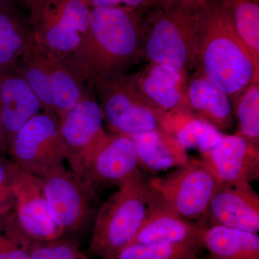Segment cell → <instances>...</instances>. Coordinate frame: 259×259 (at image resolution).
<instances>
[{"mask_svg": "<svg viewBox=\"0 0 259 259\" xmlns=\"http://www.w3.org/2000/svg\"><path fill=\"white\" fill-rule=\"evenodd\" d=\"M199 8L154 7L145 19L144 60L164 65L189 76L197 63Z\"/></svg>", "mask_w": 259, "mask_h": 259, "instance_id": "3957f363", "label": "cell"}, {"mask_svg": "<svg viewBox=\"0 0 259 259\" xmlns=\"http://www.w3.org/2000/svg\"><path fill=\"white\" fill-rule=\"evenodd\" d=\"M9 146L13 162L37 177L62 166L66 160L59 118L46 112L32 117Z\"/></svg>", "mask_w": 259, "mask_h": 259, "instance_id": "9c48e42d", "label": "cell"}, {"mask_svg": "<svg viewBox=\"0 0 259 259\" xmlns=\"http://www.w3.org/2000/svg\"><path fill=\"white\" fill-rule=\"evenodd\" d=\"M145 19L125 8H91L88 31L79 49L66 58L85 83L126 75L144 59Z\"/></svg>", "mask_w": 259, "mask_h": 259, "instance_id": "6da1fadb", "label": "cell"}, {"mask_svg": "<svg viewBox=\"0 0 259 259\" xmlns=\"http://www.w3.org/2000/svg\"><path fill=\"white\" fill-rule=\"evenodd\" d=\"M138 84L149 102L161 112H190L188 76L164 65L148 62L136 73Z\"/></svg>", "mask_w": 259, "mask_h": 259, "instance_id": "e0dca14e", "label": "cell"}, {"mask_svg": "<svg viewBox=\"0 0 259 259\" xmlns=\"http://www.w3.org/2000/svg\"><path fill=\"white\" fill-rule=\"evenodd\" d=\"M71 171L81 177L108 133L104 128L101 107L90 83L84 96L59 119Z\"/></svg>", "mask_w": 259, "mask_h": 259, "instance_id": "30bf717a", "label": "cell"}, {"mask_svg": "<svg viewBox=\"0 0 259 259\" xmlns=\"http://www.w3.org/2000/svg\"><path fill=\"white\" fill-rule=\"evenodd\" d=\"M187 97L191 113L223 134L233 127L234 115L230 97L199 71L189 75Z\"/></svg>", "mask_w": 259, "mask_h": 259, "instance_id": "ac0fdd59", "label": "cell"}, {"mask_svg": "<svg viewBox=\"0 0 259 259\" xmlns=\"http://www.w3.org/2000/svg\"><path fill=\"white\" fill-rule=\"evenodd\" d=\"M201 248L168 243H133L112 259H200Z\"/></svg>", "mask_w": 259, "mask_h": 259, "instance_id": "4316f807", "label": "cell"}, {"mask_svg": "<svg viewBox=\"0 0 259 259\" xmlns=\"http://www.w3.org/2000/svg\"><path fill=\"white\" fill-rule=\"evenodd\" d=\"M152 191L146 217L137 234L128 245L168 243L190 245L202 249V224L181 217Z\"/></svg>", "mask_w": 259, "mask_h": 259, "instance_id": "9a60e30c", "label": "cell"}, {"mask_svg": "<svg viewBox=\"0 0 259 259\" xmlns=\"http://www.w3.org/2000/svg\"><path fill=\"white\" fill-rule=\"evenodd\" d=\"M4 255H5V254H4ZM4 255H3V258H0V259H4Z\"/></svg>", "mask_w": 259, "mask_h": 259, "instance_id": "8d00e7d4", "label": "cell"}, {"mask_svg": "<svg viewBox=\"0 0 259 259\" xmlns=\"http://www.w3.org/2000/svg\"><path fill=\"white\" fill-rule=\"evenodd\" d=\"M53 219L61 229L77 231L93 214L95 192L79 176L64 166L39 177Z\"/></svg>", "mask_w": 259, "mask_h": 259, "instance_id": "8fae6325", "label": "cell"}, {"mask_svg": "<svg viewBox=\"0 0 259 259\" xmlns=\"http://www.w3.org/2000/svg\"><path fill=\"white\" fill-rule=\"evenodd\" d=\"M164 203L187 221H200L221 186L210 167L202 158H190L165 176L148 180Z\"/></svg>", "mask_w": 259, "mask_h": 259, "instance_id": "52a82bcc", "label": "cell"}, {"mask_svg": "<svg viewBox=\"0 0 259 259\" xmlns=\"http://www.w3.org/2000/svg\"><path fill=\"white\" fill-rule=\"evenodd\" d=\"M8 177V171L0 164V201L8 198V196H13L11 185H4L6 179Z\"/></svg>", "mask_w": 259, "mask_h": 259, "instance_id": "1f68e13d", "label": "cell"}, {"mask_svg": "<svg viewBox=\"0 0 259 259\" xmlns=\"http://www.w3.org/2000/svg\"><path fill=\"white\" fill-rule=\"evenodd\" d=\"M31 33L29 18L14 7L0 8V69L13 67Z\"/></svg>", "mask_w": 259, "mask_h": 259, "instance_id": "cb8c5ba5", "label": "cell"}, {"mask_svg": "<svg viewBox=\"0 0 259 259\" xmlns=\"http://www.w3.org/2000/svg\"><path fill=\"white\" fill-rule=\"evenodd\" d=\"M209 0H159L156 6H170V5H180L199 8Z\"/></svg>", "mask_w": 259, "mask_h": 259, "instance_id": "4dcf8cb0", "label": "cell"}, {"mask_svg": "<svg viewBox=\"0 0 259 259\" xmlns=\"http://www.w3.org/2000/svg\"><path fill=\"white\" fill-rule=\"evenodd\" d=\"M42 110L26 80L13 68L0 69V130L10 146L15 135Z\"/></svg>", "mask_w": 259, "mask_h": 259, "instance_id": "2e32d148", "label": "cell"}, {"mask_svg": "<svg viewBox=\"0 0 259 259\" xmlns=\"http://www.w3.org/2000/svg\"><path fill=\"white\" fill-rule=\"evenodd\" d=\"M15 243H20L15 238H0V258H3L5 252L11 248Z\"/></svg>", "mask_w": 259, "mask_h": 259, "instance_id": "d6a6232c", "label": "cell"}, {"mask_svg": "<svg viewBox=\"0 0 259 259\" xmlns=\"http://www.w3.org/2000/svg\"><path fill=\"white\" fill-rule=\"evenodd\" d=\"M97 212L89 250L112 259L134 239L144 223L153 191L143 175L118 186Z\"/></svg>", "mask_w": 259, "mask_h": 259, "instance_id": "277c9868", "label": "cell"}, {"mask_svg": "<svg viewBox=\"0 0 259 259\" xmlns=\"http://www.w3.org/2000/svg\"><path fill=\"white\" fill-rule=\"evenodd\" d=\"M202 226V248L208 251L211 258L259 259L258 234L218 225Z\"/></svg>", "mask_w": 259, "mask_h": 259, "instance_id": "ffe728a7", "label": "cell"}, {"mask_svg": "<svg viewBox=\"0 0 259 259\" xmlns=\"http://www.w3.org/2000/svg\"><path fill=\"white\" fill-rule=\"evenodd\" d=\"M46 51L54 107L59 120L83 98L90 83L83 82L66 58L58 57Z\"/></svg>", "mask_w": 259, "mask_h": 259, "instance_id": "603a6c76", "label": "cell"}, {"mask_svg": "<svg viewBox=\"0 0 259 259\" xmlns=\"http://www.w3.org/2000/svg\"><path fill=\"white\" fill-rule=\"evenodd\" d=\"M13 69L29 83L40 100L42 111L56 115L47 51L35 41L32 33Z\"/></svg>", "mask_w": 259, "mask_h": 259, "instance_id": "7402d4cb", "label": "cell"}, {"mask_svg": "<svg viewBox=\"0 0 259 259\" xmlns=\"http://www.w3.org/2000/svg\"><path fill=\"white\" fill-rule=\"evenodd\" d=\"M161 126L187 151L197 150L200 155L212 149L225 134L187 111L162 112Z\"/></svg>", "mask_w": 259, "mask_h": 259, "instance_id": "44dd1931", "label": "cell"}, {"mask_svg": "<svg viewBox=\"0 0 259 259\" xmlns=\"http://www.w3.org/2000/svg\"><path fill=\"white\" fill-rule=\"evenodd\" d=\"M236 134L259 146V82L250 83L232 103Z\"/></svg>", "mask_w": 259, "mask_h": 259, "instance_id": "484cf974", "label": "cell"}, {"mask_svg": "<svg viewBox=\"0 0 259 259\" xmlns=\"http://www.w3.org/2000/svg\"><path fill=\"white\" fill-rule=\"evenodd\" d=\"M93 88L104 122L112 134L131 136L162 129V112L142 93L136 73L95 81Z\"/></svg>", "mask_w": 259, "mask_h": 259, "instance_id": "8992f818", "label": "cell"}, {"mask_svg": "<svg viewBox=\"0 0 259 259\" xmlns=\"http://www.w3.org/2000/svg\"><path fill=\"white\" fill-rule=\"evenodd\" d=\"M141 175L133 140L126 135L108 133L80 178L95 192V187H118Z\"/></svg>", "mask_w": 259, "mask_h": 259, "instance_id": "7c38bea8", "label": "cell"}, {"mask_svg": "<svg viewBox=\"0 0 259 259\" xmlns=\"http://www.w3.org/2000/svg\"><path fill=\"white\" fill-rule=\"evenodd\" d=\"M30 0H0V8H5V7H13L15 3H19L25 5V6H29Z\"/></svg>", "mask_w": 259, "mask_h": 259, "instance_id": "836d02e7", "label": "cell"}, {"mask_svg": "<svg viewBox=\"0 0 259 259\" xmlns=\"http://www.w3.org/2000/svg\"><path fill=\"white\" fill-rule=\"evenodd\" d=\"M137 152L139 168L156 173L175 168L190 159L187 150L163 129L129 136Z\"/></svg>", "mask_w": 259, "mask_h": 259, "instance_id": "d6986e66", "label": "cell"}, {"mask_svg": "<svg viewBox=\"0 0 259 259\" xmlns=\"http://www.w3.org/2000/svg\"><path fill=\"white\" fill-rule=\"evenodd\" d=\"M259 71V0H218Z\"/></svg>", "mask_w": 259, "mask_h": 259, "instance_id": "d4e9b609", "label": "cell"}, {"mask_svg": "<svg viewBox=\"0 0 259 259\" xmlns=\"http://www.w3.org/2000/svg\"><path fill=\"white\" fill-rule=\"evenodd\" d=\"M194 70L225 92L231 104L250 83L259 82V71L218 0L199 8Z\"/></svg>", "mask_w": 259, "mask_h": 259, "instance_id": "7a4b0ae2", "label": "cell"}, {"mask_svg": "<svg viewBox=\"0 0 259 259\" xmlns=\"http://www.w3.org/2000/svg\"><path fill=\"white\" fill-rule=\"evenodd\" d=\"M90 8H125L141 13L158 5L159 0H86Z\"/></svg>", "mask_w": 259, "mask_h": 259, "instance_id": "f1b7e54d", "label": "cell"}, {"mask_svg": "<svg viewBox=\"0 0 259 259\" xmlns=\"http://www.w3.org/2000/svg\"><path fill=\"white\" fill-rule=\"evenodd\" d=\"M4 259H30L29 248L20 243H15L5 252Z\"/></svg>", "mask_w": 259, "mask_h": 259, "instance_id": "f546056e", "label": "cell"}, {"mask_svg": "<svg viewBox=\"0 0 259 259\" xmlns=\"http://www.w3.org/2000/svg\"><path fill=\"white\" fill-rule=\"evenodd\" d=\"M8 173L15 199L16 227L12 236L24 246L59 239L64 231L51 216L40 177L10 163Z\"/></svg>", "mask_w": 259, "mask_h": 259, "instance_id": "ba28073f", "label": "cell"}, {"mask_svg": "<svg viewBox=\"0 0 259 259\" xmlns=\"http://www.w3.org/2000/svg\"><path fill=\"white\" fill-rule=\"evenodd\" d=\"M28 8L32 36L40 47L61 58L79 49L91 13L86 0H30Z\"/></svg>", "mask_w": 259, "mask_h": 259, "instance_id": "5b68a950", "label": "cell"}, {"mask_svg": "<svg viewBox=\"0 0 259 259\" xmlns=\"http://www.w3.org/2000/svg\"><path fill=\"white\" fill-rule=\"evenodd\" d=\"M2 144H4V143H3V134H2L1 130H0V146Z\"/></svg>", "mask_w": 259, "mask_h": 259, "instance_id": "e575fe53", "label": "cell"}, {"mask_svg": "<svg viewBox=\"0 0 259 259\" xmlns=\"http://www.w3.org/2000/svg\"><path fill=\"white\" fill-rule=\"evenodd\" d=\"M201 158L214 172L221 185H250L259 177V146L236 134H223Z\"/></svg>", "mask_w": 259, "mask_h": 259, "instance_id": "4fadbf2b", "label": "cell"}, {"mask_svg": "<svg viewBox=\"0 0 259 259\" xmlns=\"http://www.w3.org/2000/svg\"><path fill=\"white\" fill-rule=\"evenodd\" d=\"M207 259H213V258H211V257L209 256L208 258H207Z\"/></svg>", "mask_w": 259, "mask_h": 259, "instance_id": "d590c367", "label": "cell"}, {"mask_svg": "<svg viewBox=\"0 0 259 259\" xmlns=\"http://www.w3.org/2000/svg\"><path fill=\"white\" fill-rule=\"evenodd\" d=\"M30 259H90L73 240L33 243L29 247Z\"/></svg>", "mask_w": 259, "mask_h": 259, "instance_id": "83f0119b", "label": "cell"}, {"mask_svg": "<svg viewBox=\"0 0 259 259\" xmlns=\"http://www.w3.org/2000/svg\"><path fill=\"white\" fill-rule=\"evenodd\" d=\"M202 224L218 225L258 234L259 196L250 185L220 186Z\"/></svg>", "mask_w": 259, "mask_h": 259, "instance_id": "5bb4252c", "label": "cell"}]
</instances>
